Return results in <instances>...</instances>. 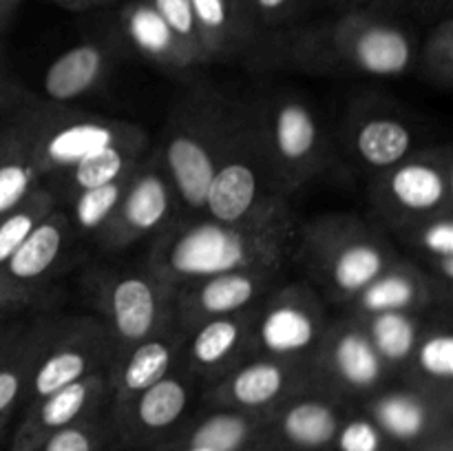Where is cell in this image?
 <instances>
[{
  "mask_svg": "<svg viewBox=\"0 0 453 451\" xmlns=\"http://www.w3.org/2000/svg\"><path fill=\"white\" fill-rule=\"evenodd\" d=\"M53 3L60 4L62 9H69V11H88V9L109 7L118 0H53Z\"/></svg>",
  "mask_w": 453,
  "mask_h": 451,
  "instance_id": "44",
  "label": "cell"
},
{
  "mask_svg": "<svg viewBox=\"0 0 453 451\" xmlns=\"http://www.w3.org/2000/svg\"><path fill=\"white\" fill-rule=\"evenodd\" d=\"M186 332L173 325L159 334L149 336L140 340L133 348L115 354L111 361L109 383H111V398L115 405H122L135 394L144 392L153 383L173 371L180 363L181 348H184Z\"/></svg>",
  "mask_w": 453,
  "mask_h": 451,
  "instance_id": "20",
  "label": "cell"
},
{
  "mask_svg": "<svg viewBox=\"0 0 453 451\" xmlns=\"http://www.w3.org/2000/svg\"><path fill=\"white\" fill-rule=\"evenodd\" d=\"M255 310L233 317L211 318L199 323L186 334L177 365L195 380V383L212 385L233 367L250 358V327Z\"/></svg>",
  "mask_w": 453,
  "mask_h": 451,
  "instance_id": "18",
  "label": "cell"
},
{
  "mask_svg": "<svg viewBox=\"0 0 453 451\" xmlns=\"http://www.w3.org/2000/svg\"><path fill=\"white\" fill-rule=\"evenodd\" d=\"M416 53L405 22L365 9H339L334 18L290 31L281 44L286 65L321 75L396 78L416 66Z\"/></svg>",
  "mask_w": 453,
  "mask_h": 451,
  "instance_id": "2",
  "label": "cell"
},
{
  "mask_svg": "<svg viewBox=\"0 0 453 451\" xmlns=\"http://www.w3.org/2000/svg\"><path fill=\"white\" fill-rule=\"evenodd\" d=\"M84 294L102 323L115 354L159 334L175 323V287L146 264L137 268H93Z\"/></svg>",
  "mask_w": 453,
  "mask_h": 451,
  "instance_id": "7",
  "label": "cell"
},
{
  "mask_svg": "<svg viewBox=\"0 0 453 451\" xmlns=\"http://www.w3.org/2000/svg\"><path fill=\"white\" fill-rule=\"evenodd\" d=\"M403 385L427 396L451 401L453 389V323L451 308H434L425 317L418 343L401 374Z\"/></svg>",
  "mask_w": 453,
  "mask_h": 451,
  "instance_id": "22",
  "label": "cell"
},
{
  "mask_svg": "<svg viewBox=\"0 0 453 451\" xmlns=\"http://www.w3.org/2000/svg\"><path fill=\"white\" fill-rule=\"evenodd\" d=\"M234 4H237V9H242L243 13H246V16H250L252 20H255V13H252V4H250V0H233ZM257 22V20H255Z\"/></svg>",
  "mask_w": 453,
  "mask_h": 451,
  "instance_id": "47",
  "label": "cell"
},
{
  "mask_svg": "<svg viewBox=\"0 0 453 451\" xmlns=\"http://www.w3.org/2000/svg\"><path fill=\"white\" fill-rule=\"evenodd\" d=\"M246 104L270 164L288 193L295 195L330 166V140L303 97L274 91Z\"/></svg>",
  "mask_w": 453,
  "mask_h": 451,
  "instance_id": "8",
  "label": "cell"
},
{
  "mask_svg": "<svg viewBox=\"0 0 453 451\" xmlns=\"http://www.w3.org/2000/svg\"><path fill=\"white\" fill-rule=\"evenodd\" d=\"M403 246L416 252V264L453 256V212L429 217L394 233Z\"/></svg>",
  "mask_w": 453,
  "mask_h": 451,
  "instance_id": "37",
  "label": "cell"
},
{
  "mask_svg": "<svg viewBox=\"0 0 453 451\" xmlns=\"http://www.w3.org/2000/svg\"><path fill=\"white\" fill-rule=\"evenodd\" d=\"M330 318V303L308 281L286 277L255 308L248 352L310 367Z\"/></svg>",
  "mask_w": 453,
  "mask_h": 451,
  "instance_id": "11",
  "label": "cell"
},
{
  "mask_svg": "<svg viewBox=\"0 0 453 451\" xmlns=\"http://www.w3.org/2000/svg\"><path fill=\"white\" fill-rule=\"evenodd\" d=\"M317 389L308 365L279 361V358L250 356L237 367L208 385L206 398L226 409L277 411L299 394Z\"/></svg>",
  "mask_w": 453,
  "mask_h": 451,
  "instance_id": "16",
  "label": "cell"
},
{
  "mask_svg": "<svg viewBox=\"0 0 453 451\" xmlns=\"http://www.w3.org/2000/svg\"><path fill=\"white\" fill-rule=\"evenodd\" d=\"M299 224L296 212L234 224L180 217L150 239L144 264L171 287L234 270H286Z\"/></svg>",
  "mask_w": 453,
  "mask_h": 451,
  "instance_id": "1",
  "label": "cell"
},
{
  "mask_svg": "<svg viewBox=\"0 0 453 451\" xmlns=\"http://www.w3.org/2000/svg\"><path fill=\"white\" fill-rule=\"evenodd\" d=\"M250 411L224 409L203 418L190 433V447L211 451H239L252 432Z\"/></svg>",
  "mask_w": 453,
  "mask_h": 451,
  "instance_id": "36",
  "label": "cell"
},
{
  "mask_svg": "<svg viewBox=\"0 0 453 451\" xmlns=\"http://www.w3.org/2000/svg\"><path fill=\"white\" fill-rule=\"evenodd\" d=\"M259 27H283L295 22L312 4V0H250Z\"/></svg>",
  "mask_w": 453,
  "mask_h": 451,
  "instance_id": "41",
  "label": "cell"
},
{
  "mask_svg": "<svg viewBox=\"0 0 453 451\" xmlns=\"http://www.w3.org/2000/svg\"><path fill=\"white\" fill-rule=\"evenodd\" d=\"M339 398L323 394L319 389L299 394L274 414L279 429L288 442L303 449H319L330 445L341 427V414L336 407Z\"/></svg>",
  "mask_w": 453,
  "mask_h": 451,
  "instance_id": "28",
  "label": "cell"
},
{
  "mask_svg": "<svg viewBox=\"0 0 453 451\" xmlns=\"http://www.w3.org/2000/svg\"><path fill=\"white\" fill-rule=\"evenodd\" d=\"M310 374L319 392L334 398L374 396L394 378L357 318L341 314L327 323L310 361Z\"/></svg>",
  "mask_w": 453,
  "mask_h": 451,
  "instance_id": "13",
  "label": "cell"
},
{
  "mask_svg": "<svg viewBox=\"0 0 453 451\" xmlns=\"http://www.w3.org/2000/svg\"><path fill=\"white\" fill-rule=\"evenodd\" d=\"M38 447L40 451H93L96 449V436H93V429L87 427L82 420V423H75L71 427L51 433Z\"/></svg>",
  "mask_w": 453,
  "mask_h": 451,
  "instance_id": "42",
  "label": "cell"
},
{
  "mask_svg": "<svg viewBox=\"0 0 453 451\" xmlns=\"http://www.w3.org/2000/svg\"><path fill=\"white\" fill-rule=\"evenodd\" d=\"M66 321L69 314H31L22 318L20 327L0 348V416H7L12 407L27 396L40 358Z\"/></svg>",
  "mask_w": 453,
  "mask_h": 451,
  "instance_id": "19",
  "label": "cell"
},
{
  "mask_svg": "<svg viewBox=\"0 0 453 451\" xmlns=\"http://www.w3.org/2000/svg\"><path fill=\"white\" fill-rule=\"evenodd\" d=\"M119 25L127 42L146 60L173 73H188L199 62L173 34L164 18L146 0H127L119 11Z\"/></svg>",
  "mask_w": 453,
  "mask_h": 451,
  "instance_id": "25",
  "label": "cell"
},
{
  "mask_svg": "<svg viewBox=\"0 0 453 451\" xmlns=\"http://www.w3.org/2000/svg\"><path fill=\"white\" fill-rule=\"evenodd\" d=\"M53 208H58V202L51 195V190L44 188V186H38L20 206H16L12 212L0 217V268L7 264L9 256L18 250V246L29 237L31 230Z\"/></svg>",
  "mask_w": 453,
  "mask_h": 451,
  "instance_id": "34",
  "label": "cell"
},
{
  "mask_svg": "<svg viewBox=\"0 0 453 451\" xmlns=\"http://www.w3.org/2000/svg\"><path fill=\"white\" fill-rule=\"evenodd\" d=\"M18 109L29 131L42 184L102 150L133 144L150 146L146 131L135 122L51 104L35 93H29Z\"/></svg>",
  "mask_w": 453,
  "mask_h": 451,
  "instance_id": "6",
  "label": "cell"
},
{
  "mask_svg": "<svg viewBox=\"0 0 453 451\" xmlns=\"http://www.w3.org/2000/svg\"><path fill=\"white\" fill-rule=\"evenodd\" d=\"M131 172L119 177V180L109 181V184L82 190V193L75 195L66 206H62L66 210V215H69L71 228H73L75 237H87L93 241V237L104 228V224L111 219L115 208H118L124 190H127Z\"/></svg>",
  "mask_w": 453,
  "mask_h": 451,
  "instance_id": "33",
  "label": "cell"
},
{
  "mask_svg": "<svg viewBox=\"0 0 453 451\" xmlns=\"http://www.w3.org/2000/svg\"><path fill=\"white\" fill-rule=\"evenodd\" d=\"M286 277V270H234L184 283L175 287L177 327L188 334L211 318L250 312Z\"/></svg>",
  "mask_w": 453,
  "mask_h": 451,
  "instance_id": "17",
  "label": "cell"
},
{
  "mask_svg": "<svg viewBox=\"0 0 453 451\" xmlns=\"http://www.w3.org/2000/svg\"><path fill=\"white\" fill-rule=\"evenodd\" d=\"M341 451H380L383 445V432L372 423V418H349L341 423L336 432Z\"/></svg>",
  "mask_w": 453,
  "mask_h": 451,
  "instance_id": "40",
  "label": "cell"
},
{
  "mask_svg": "<svg viewBox=\"0 0 453 451\" xmlns=\"http://www.w3.org/2000/svg\"><path fill=\"white\" fill-rule=\"evenodd\" d=\"M193 385L195 380L177 365L164 378L146 387L144 392L128 398L119 407L127 411L128 418L137 427L149 429V432L168 429L177 420H181V416L188 409L190 396H193Z\"/></svg>",
  "mask_w": 453,
  "mask_h": 451,
  "instance_id": "30",
  "label": "cell"
},
{
  "mask_svg": "<svg viewBox=\"0 0 453 451\" xmlns=\"http://www.w3.org/2000/svg\"><path fill=\"white\" fill-rule=\"evenodd\" d=\"M4 418V416H0V420H3Z\"/></svg>",
  "mask_w": 453,
  "mask_h": 451,
  "instance_id": "49",
  "label": "cell"
},
{
  "mask_svg": "<svg viewBox=\"0 0 453 451\" xmlns=\"http://www.w3.org/2000/svg\"><path fill=\"white\" fill-rule=\"evenodd\" d=\"M341 144L345 153L374 172L385 171L420 149L418 128L410 115L380 97H361L343 119Z\"/></svg>",
  "mask_w": 453,
  "mask_h": 451,
  "instance_id": "14",
  "label": "cell"
},
{
  "mask_svg": "<svg viewBox=\"0 0 453 451\" xmlns=\"http://www.w3.org/2000/svg\"><path fill=\"white\" fill-rule=\"evenodd\" d=\"M146 3L164 18V22L173 29V34L193 53L199 66H206L208 60L203 56L202 42H199L197 25H195L193 16V3L190 0H146Z\"/></svg>",
  "mask_w": 453,
  "mask_h": 451,
  "instance_id": "39",
  "label": "cell"
},
{
  "mask_svg": "<svg viewBox=\"0 0 453 451\" xmlns=\"http://www.w3.org/2000/svg\"><path fill=\"white\" fill-rule=\"evenodd\" d=\"M234 102L212 91H193L175 104L157 155L184 219L203 215L208 186L219 164Z\"/></svg>",
  "mask_w": 453,
  "mask_h": 451,
  "instance_id": "5",
  "label": "cell"
},
{
  "mask_svg": "<svg viewBox=\"0 0 453 451\" xmlns=\"http://www.w3.org/2000/svg\"><path fill=\"white\" fill-rule=\"evenodd\" d=\"M78 241L65 208H53L0 268V321L49 312L44 305Z\"/></svg>",
  "mask_w": 453,
  "mask_h": 451,
  "instance_id": "10",
  "label": "cell"
},
{
  "mask_svg": "<svg viewBox=\"0 0 453 451\" xmlns=\"http://www.w3.org/2000/svg\"><path fill=\"white\" fill-rule=\"evenodd\" d=\"M115 62L109 40H84L62 51L42 75V97L51 104L73 106L104 84Z\"/></svg>",
  "mask_w": 453,
  "mask_h": 451,
  "instance_id": "21",
  "label": "cell"
},
{
  "mask_svg": "<svg viewBox=\"0 0 453 451\" xmlns=\"http://www.w3.org/2000/svg\"><path fill=\"white\" fill-rule=\"evenodd\" d=\"M453 0H336L339 9H365L394 20H418L434 25L451 16Z\"/></svg>",
  "mask_w": 453,
  "mask_h": 451,
  "instance_id": "38",
  "label": "cell"
},
{
  "mask_svg": "<svg viewBox=\"0 0 453 451\" xmlns=\"http://www.w3.org/2000/svg\"><path fill=\"white\" fill-rule=\"evenodd\" d=\"M18 106L0 118V217L20 206L38 186H42L29 131Z\"/></svg>",
  "mask_w": 453,
  "mask_h": 451,
  "instance_id": "26",
  "label": "cell"
},
{
  "mask_svg": "<svg viewBox=\"0 0 453 451\" xmlns=\"http://www.w3.org/2000/svg\"><path fill=\"white\" fill-rule=\"evenodd\" d=\"M367 197L380 226L392 233L453 212L451 146H420L403 162L374 172L367 181Z\"/></svg>",
  "mask_w": 453,
  "mask_h": 451,
  "instance_id": "9",
  "label": "cell"
},
{
  "mask_svg": "<svg viewBox=\"0 0 453 451\" xmlns=\"http://www.w3.org/2000/svg\"><path fill=\"white\" fill-rule=\"evenodd\" d=\"M22 318H25V317H20V318H7V321H0V348H3V345L7 343L9 336H12L13 332H16L18 327H20Z\"/></svg>",
  "mask_w": 453,
  "mask_h": 451,
  "instance_id": "46",
  "label": "cell"
},
{
  "mask_svg": "<svg viewBox=\"0 0 453 451\" xmlns=\"http://www.w3.org/2000/svg\"><path fill=\"white\" fill-rule=\"evenodd\" d=\"M186 451H211V449H206V447H190L188 445V449Z\"/></svg>",
  "mask_w": 453,
  "mask_h": 451,
  "instance_id": "48",
  "label": "cell"
},
{
  "mask_svg": "<svg viewBox=\"0 0 453 451\" xmlns=\"http://www.w3.org/2000/svg\"><path fill=\"white\" fill-rule=\"evenodd\" d=\"M199 42L208 65L233 60L257 42L259 25L233 0H190Z\"/></svg>",
  "mask_w": 453,
  "mask_h": 451,
  "instance_id": "27",
  "label": "cell"
},
{
  "mask_svg": "<svg viewBox=\"0 0 453 451\" xmlns=\"http://www.w3.org/2000/svg\"><path fill=\"white\" fill-rule=\"evenodd\" d=\"M115 356L113 340L93 314H69L34 371L27 401L35 402L66 385L109 370Z\"/></svg>",
  "mask_w": 453,
  "mask_h": 451,
  "instance_id": "15",
  "label": "cell"
},
{
  "mask_svg": "<svg viewBox=\"0 0 453 451\" xmlns=\"http://www.w3.org/2000/svg\"><path fill=\"white\" fill-rule=\"evenodd\" d=\"M181 217L180 202L157 150H149L133 168L127 190L104 228L93 237L102 252H122L142 239H153Z\"/></svg>",
  "mask_w": 453,
  "mask_h": 451,
  "instance_id": "12",
  "label": "cell"
},
{
  "mask_svg": "<svg viewBox=\"0 0 453 451\" xmlns=\"http://www.w3.org/2000/svg\"><path fill=\"white\" fill-rule=\"evenodd\" d=\"M401 256L380 224L358 215H323L299 224L292 264L327 303L343 310Z\"/></svg>",
  "mask_w": 453,
  "mask_h": 451,
  "instance_id": "3",
  "label": "cell"
},
{
  "mask_svg": "<svg viewBox=\"0 0 453 451\" xmlns=\"http://www.w3.org/2000/svg\"><path fill=\"white\" fill-rule=\"evenodd\" d=\"M349 317V314H348ZM427 312H380L357 318L370 339L372 348L388 365L392 376L401 378L416 343ZM354 318V317H352Z\"/></svg>",
  "mask_w": 453,
  "mask_h": 451,
  "instance_id": "32",
  "label": "cell"
},
{
  "mask_svg": "<svg viewBox=\"0 0 453 451\" xmlns=\"http://www.w3.org/2000/svg\"><path fill=\"white\" fill-rule=\"evenodd\" d=\"M436 308L427 272L410 256L394 261L343 312L354 318L380 312H429Z\"/></svg>",
  "mask_w": 453,
  "mask_h": 451,
  "instance_id": "23",
  "label": "cell"
},
{
  "mask_svg": "<svg viewBox=\"0 0 453 451\" xmlns=\"http://www.w3.org/2000/svg\"><path fill=\"white\" fill-rule=\"evenodd\" d=\"M111 398V383L106 371L87 376L82 380L66 385L40 401L31 402V414L25 424V442L40 445L51 433L82 423L88 414L102 407V402Z\"/></svg>",
  "mask_w": 453,
  "mask_h": 451,
  "instance_id": "24",
  "label": "cell"
},
{
  "mask_svg": "<svg viewBox=\"0 0 453 451\" xmlns=\"http://www.w3.org/2000/svg\"><path fill=\"white\" fill-rule=\"evenodd\" d=\"M27 96H29V91L13 78L12 69L4 60V53L0 51V118L16 109Z\"/></svg>",
  "mask_w": 453,
  "mask_h": 451,
  "instance_id": "43",
  "label": "cell"
},
{
  "mask_svg": "<svg viewBox=\"0 0 453 451\" xmlns=\"http://www.w3.org/2000/svg\"><path fill=\"white\" fill-rule=\"evenodd\" d=\"M149 150L150 146H115V149L102 150V153L75 164L73 168H69V171L62 172V175L53 177V180H49L47 184L42 186L51 190L58 206L62 208L66 206L75 195L82 193V190L96 188V186L109 184V181H115L119 180V177L128 175Z\"/></svg>",
  "mask_w": 453,
  "mask_h": 451,
  "instance_id": "31",
  "label": "cell"
},
{
  "mask_svg": "<svg viewBox=\"0 0 453 451\" xmlns=\"http://www.w3.org/2000/svg\"><path fill=\"white\" fill-rule=\"evenodd\" d=\"M18 3H20V0H0V31L12 22L13 13H16L18 9Z\"/></svg>",
  "mask_w": 453,
  "mask_h": 451,
  "instance_id": "45",
  "label": "cell"
},
{
  "mask_svg": "<svg viewBox=\"0 0 453 451\" xmlns=\"http://www.w3.org/2000/svg\"><path fill=\"white\" fill-rule=\"evenodd\" d=\"M436 402V398L410 385L385 387L370 396V418L394 440H416L427 432Z\"/></svg>",
  "mask_w": 453,
  "mask_h": 451,
  "instance_id": "29",
  "label": "cell"
},
{
  "mask_svg": "<svg viewBox=\"0 0 453 451\" xmlns=\"http://www.w3.org/2000/svg\"><path fill=\"white\" fill-rule=\"evenodd\" d=\"M288 193L257 135L246 102H234L219 164L208 186L203 215L217 221H248L295 212Z\"/></svg>",
  "mask_w": 453,
  "mask_h": 451,
  "instance_id": "4",
  "label": "cell"
},
{
  "mask_svg": "<svg viewBox=\"0 0 453 451\" xmlns=\"http://www.w3.org/2000/svg\"><path fill=\"white\" fill-rule=\"evenodd\" d=\"M416 66L432 87L449 91L453 84V16L434 22L416 53Z\"/></svg>",
  "mask_w": 453,
  "mask_h": 451,
  "instance_id": "35",
  "label": "cell"
}]
</instances>
